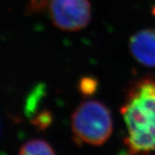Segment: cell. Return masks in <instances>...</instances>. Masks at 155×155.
I'll return each mask as SVG.
<instances>
[{
  "mask_svg": "<svg viewBox=\"0 0 155 155\" xmlns=\"http://www.w3.org/2000/svg\"><path fill=\"white\" fill-rule=\"evenodd\" d=\"M0 133H1V126H0Z\"/></svg>",
  "mask_w": 155,
  "mask_h": 155,
  "instance_id": "obj_8",
  "label": "cell"
},
{
  "mask_svg": "<svg viewBox=\"0 0 155 155\" xmlns=\"http://www.w3.org/2000/svg\"><path fill=\"white\" fill-rule=\"evenodd\" d=\"M130 155L155 152V79L145 77L132 83L121 107Z\"/></svg>",
  "mask_w": 155,
  "mask_h": 155,
  "instance_id": "obj_1",
  "label": "cell"
},
{
  "mask_svg": "<svg viewBox=\"0 0 155 155\" xmlns=\"http://www.w3.org/2000/svg\"><path fill=\"white\" fill-rule=\"evenodd\" d=\"M97 88V81L92 78H84L80 84V89L83 94H92Z\"/></svg>",
  "mask_w": 155,
  "mask_h": 155,
  "instance_id": "obj_6",
  "label": "cell"
},
{
  "mask_svg": "<svg viewBox=\"0 0 155 155\" xmlns=\"http://www.w3.org/2000/svg\"><path fill=\"white\" fill-rule=\"evenodd\" d=\"M50 15L54 25L65 31L84 28L91 18L88 0H51Z\"/></svg>",
  "mask_w": 155,
  "mask_h": 155,
  "instance_id": "obj_3",
  "label": "cell"
},
{
  "mask_svg": "<svg viewBox=\"0 0 155 155\" xmlns=\"http://www.w3.org/2000/svg\"><path fill=\"white\" fill-rule=\"evenodd\" d=\"M129 50L136 61L145 66L155 67V29H143L132 35Z\"/></svg>",
  "mask_w": 155,
  "mask_h": 155,
  "instance_id": "obj_4",
  "label": "cell"
},
{
  "mask_svg": "<svg viewBox=\"0 0 155 155\" xmlns=\"http://www.w3.org/2000/svg\"><path fill=\"white\" fill-rule=\"evenodd\" d=\"M111 113L103 103L96 100L81 102L72 115L74 136L89 145L106 143L113 132Z\"/></svg>",
  "mask_w": 155,
  "mask_h": 155,
  "instance_id": "obj_2",
  "label": "cell"
},
{
  "mask_svg": "<svg viewBox=\"0 0 155 155\" xmlns=\"http://www.w3.org/2000/svg\"><path fill=\"white\" fill-rule=\"evenodd\" d=\"M18 155H56L48 143L41 140H32L24 144Z\"/></svg>",
  "mask_w": 155,
  "mask_h": 155,
  "instance_id": "obj_5",
  "label": "cell"
},
{
  "mask_svg": "<svg viewBox=\"0 0 155 155\" xmlns=\"http://www.w3.org/2000/svg\"><path fill=\"white\" fill-rule=\"evenodd\" d=\"M48 0H29L28 6V13H35L43 10L47 5Z\"/></svg>",
  "mask_w": 155,
  "mask_h": 155,
  "instance_id": "obj_7",
  "label": "cell"
}]
</instances>
